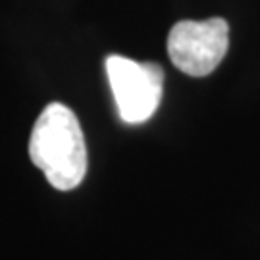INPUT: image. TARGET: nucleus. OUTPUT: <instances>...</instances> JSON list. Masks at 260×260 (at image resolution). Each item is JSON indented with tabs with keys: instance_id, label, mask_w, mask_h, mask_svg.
Returning a JSON list of instances; mask_svg holds the SVG:
<instances>
[{
	"instance_id": "7ed1b4c3",
	"label": "nucleus",
	"mask_w": 260,
	"mask_h": 260,
	"mask_svg": "<svg viewBox=\"0 0 260 260\" xmlns=\"http://www.w3.org/2000/svg\"><path fill=\"white\" fill-rule=\"evenodd\" d=\"M230 47V25L222 18L177 21L168 35V56L179 72L205 77L220 66Z\"/></svg>"
},
{
	"instance_id": "f03ea898",
	"label": "nucleus",
	"mask_w": 260,
	"mask_h": 260,
	"mask_svg": "<svg viewBox=\"0 0 260 260\" xmlns=\"http://www.w3.org/2000/svg\"><path fill=\"white\" fill-rule=\"evenodd\" d=\"M106 74L118 114L125 123H143L154 116L164 91L160 66L112 54L106 58Z\"/></svg>"
},
{
	"instance_id": "f257e3e1",
	"label": "nucleus",
	"mask_w": 260,
	"mask_h": 260,
	"mask_svg": "<svg viewBox=\"0 0 260 260\" xmlns=\"http://www.w3.org/2000/svg\"><path fill=\"white\" fill-rule=\"evenodd\" d=\"M29 156L58 191H72L87 174V147L79 120L66 104L52 103L37 118Z\"/></svg>"
}]
</instances>
